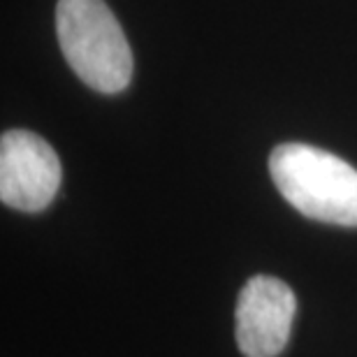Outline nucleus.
I'll list each match as a JSON object with an SVG mask.
<instances>
[{"mask_svg": "<svg viewBox=\"0 0 357 357\" xmlns=\"http://www.w3.org/2000/svg\"><path fill=\"white\" fill-rule=\"evenodd\" d=\"M295 292L274 276H253L237 299V346L246 357H276L288 346Z\"/></svg>", "mask_w": 357, "mask_h": 357, "instance_id": "20e7f679", "label": "nucleus"}, {"mask_svg": "<svg viewBox=\"0 0 357 357\" xmlns=\"http://www.w3.org/2000/svg\"><path fill=\"white\" fill-rule=\"evenodd\" d=\"M56 31L77 77L100 93H119L132 79V52L102 0H59Z\"/></svg>", "mask_w": 357, "mask_h": 357, "instance_id": "f03ea898", "label": "nucleus"}, {"mask_svg": "<svg viewBox=\"0 0 357 357\" xmlns=\"http://www.w3.org/2000/svg\"><path fill=\"white\" fill-rule=\"evenodd\" d=\"M61 160L40 135L10 130L0 139V199L19 211H42L61 188Z\"/></svg>", "mask_w": 357, "mask_h": 357, "instance_id": "7ed1b4c3", "label": "nucleus"}, {"mask_svg": "<svg viewBox=\"0 0 357 357\" xmlns=\"http://www.w3.org/2000/svg\"><path fill=\"white\" fill-rule=\"evenodd\" d=\"M269 172L299 213L320 223L357 225V169L339 155L292 142L271 151Z\"/></svg>", "mask_w": 357, "mask_h": 357, "instance_id": "f257e3e1", "label": "nucleus"}]
</instances>
